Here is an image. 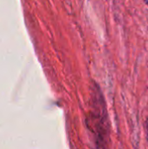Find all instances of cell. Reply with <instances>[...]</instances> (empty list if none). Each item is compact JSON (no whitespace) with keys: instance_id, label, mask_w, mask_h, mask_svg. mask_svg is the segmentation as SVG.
Listing matches in <instances>:
<instances>
[{"instance_id":"2","label":"cell","mask_w":148,"mask_h":149,"mask_svg":"<svg viewBox=\"0 0 148 149\" xmlns=\"http://www.w3.org/2000/svg\"><path fill=\"white\" fill-rule=\"evenodd\" d=\"M145 2L147 3V5H148V0H145Z\"/></svg>"},{"instance_id":"1","label":"cell","mask_w":148,"mask_h":149,"mask_svg":"<svg viewBox=\"0 0 148 149\" xmlns=\"http://www.w3.org/2000/svg\"><path fill=\"white\" fill-rule=\"evenodd\" d=\"M146 130H147V138L148 141V119L147 120V123H146Z\"/></svg>"}]
</instances>
